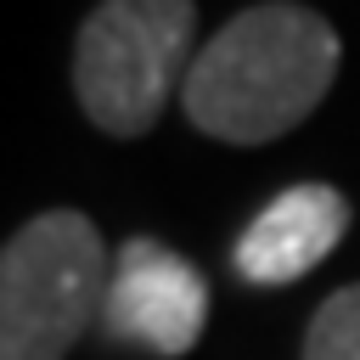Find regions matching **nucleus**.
Masks as SVG:
<instances>
[{
  "label": "nucleus",
  "mask_w": 360,
  "mask_h": 360,
  "mask_svg": "<svg viewBox=\"0 0 360 360\" xmlns=\"http://www.w3.org/2000/svg\"><path fill=\"white\" fill-rule=\"evenodd\" d=\"M112 259L79 208H45L0 253V360H62L107 309Z\"/></svg>",
  "instance_id": "f03ea898"
},
{
  "label": "nucleus",
  "mask_w": 360,
  "mask_h": 360,
  "mask_svg": "<svg viewBox=\"0 0 360 360\" xmlns=\"http://www.w3.org/2000/svg\"><path fill=\"white\" fill-rule=\"evenodd\" d=\"M101 321H107L112 338L174 360L208 326V281L174 248H163L152 236H129L112 253V281H107Z\"/></svg>",
  "instance_id": "20e7f679"
},
{
  "label": "nucleus",
  "mask_w": 360,
  "mask_h": 360,
  "mask_svg": "<svg viewBox=\"0 0 360 360\" xmlns=\"http://www.w3.org/2000/svg\"><path fill=\"white\" fill-rule=\"evenodd\" d=\"M197 34V0H101L73 45V90L96 129L146 135L174 90Z\"/></svg>",
  "instance_id": "7ed1b4c3"
},
{
  "label": "nucleus",
  "mask_w": 360,
  "mask_h": 360,
  "mask_svg": "<svg viewBox=\"0 0 360 360\" xmlns=\"http://www.w3.org/2000/svg\"><path fill=\"white\" fill-rule=\"evenodd\" d=\"M338 62V28L321 11L298 0H259L197 51L180 84V107L214 141L264 146L321 107Z\"/></svg>",
  "instance_id": "f257e3e1"
},
{
  "label": "nucleus",
  "mask_w": 360,
  "mask_h": 360,
  "mask_svg": "<svg viewBox=\"0 0 360 360\" xmlns=\"http://www.w3.org/2000/svg\"><path fill=\"white\" fill-rule=\"evenodd\" d=\"M349 231V197L326 180L287 186L236 236V276L253 287H287L309 276Z\"/></svg>",
  "instance_id": "39448f33"
},
{
  "label": "nucleus",
  "mask_w": 360,
  "mask_h": 360,
  "mask_svg": "<svg viewBox=\"0 0 360 360\" xmlns=\"http://www.w3.org/2000/svg\"><path fill=\"white\" fill-rule=\"evenodd\" d=\"M304 360H360V281L338 287L315 309L304 332Z\"/></svg>",
  "instance_id": "423d86ee"
}]
</instances>
